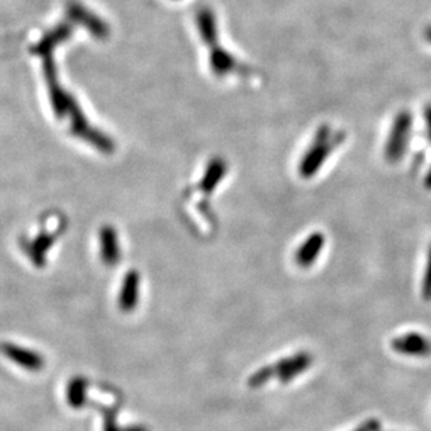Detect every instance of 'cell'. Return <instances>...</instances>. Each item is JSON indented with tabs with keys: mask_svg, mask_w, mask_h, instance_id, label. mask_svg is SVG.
<instances>
[{
	"mask_svg": "<svg viewBox=\"0 0 431 431\" xmlns=\"http://www.w3.org/2000/svg\"><path fill=\"white\" fill-rule=\"evenodd\" d=\"M312 363V357L308 353H299L293 357H289L285 360L279 361L274 365H268L258 372H255L250 378V387L258 388L268 382L272 377H277L281 382H289L293 378H296L299 374H301L304 370H307Z\"/></svg>",
	"mask_w": 431,
	"mask_h": 431,
	"instance_id": "obj_1",
	"label": "cell"
},
{
	"mask_svg": "<svg viewBox=\"0 0 431 431\" xmlns=\"http://www.w3.org/2000/svg\"><path fill=\"white\" fill-rule=\"evenodd\" d=\"M345 134H337L330 136V129L323 126L318 130L312 146L310 148L308 153L304 156L301 164H300V174L304 178H310L317 172V170L322 166L325 159L330 154L332 149L338 146L339 143L345 139Z\"/></svg>",
	"mask_w": 431,
	"mask_h": 431,
	"instance_id": "obj_2",
	"label": "cell"
},
{
	"mask_svg": "<svg viewBox=\"0 0 431 431\" xmlns=\"http://www.w3.org/2000/svg\"><path fill=\"white\" fill-rule=\"evenodd\" d=\"M410 126H412V117L410 112L402 111L397 115L392 130L390 134V140L387 145V159L391 163L398 161L408 146L409 141V133H410Z\"/></svg>",
	"mask_w": 431,
	"mask_h": 431,
	"instance_id": "obj_3",
	"label": "cell"
},
{
	"mask_svg": "<svg viewBox=\"0 0 431 431\" xmlns=\"http://www.w3.org/2000/svg\"><path fill=\"white\" fill-rule=\"evenodd\" d=\"M391 346L397 353H401V354L419 356V357L431 354V341L416 332L406 333L403 334V337L394 339Z\"/></svg>",
	"mask_w": 431,
	"mask_h": 431,
	"instance_id": "obj_4",
	"label": "cell"
},
{
	"mask_svg": "<svg viewBox=\"0 0 431 431\" xmlns=\"http://www.w3.org/2000/svg\"><path fill=\"white\" fill-rule=\"evenodd\" d=\"M0 352L17 365L30 371H39L45 365L43 357L39 353L13 343H2L0 345Z\"/></svg>",
	"mask_w": 431,
	"mask_h": 431,
	"instance_id": "obj_5",
	"label": "cell"
},
{
	"mask_svg": "<svg viewBox=\"0 0 431 431\" xmlns=\"http://www.w3.org/2000/svg\"><path fill=\"white\" fill-rule=\"evenodd\" d=\"M139 285H140L139 273L134 270H130L125 276L122 289H121V296H119L121 310L132 311L136 307V303L139 300Z\"/></svg>",
	"mask_w": 431,
	"mask_h": 431,
	"instance_id": "obj_6",
	"label": "cell"
},
{
	"mask_svg": "<svg viewBox=\"0 0 431 431\" xmlns=\"http://www.w3.org/2000/svg\"><path fill=\"white\" fill-rule=\"evenodd\" d=\"M323 235L321 232H314L307 238V241L299 248L296 254V261L300 266H310L315 262L318 255L321 254V250L323 247Z\"/></svg>",
	"mask_w": 431,
	"mask_h": 431,
	"instance_id": "obj_7",
	"label": "cell"
},
{
	"mask_svg": "<svg viewBox=\"0 0 431 431\" xmlns=\"http://www.w3.org/2000/svg\"><path fill=\"white\" fill-rule=\"evenodd\" d=\"M100 244H101V257L103 262L107 265H117L119 259V244L117 231L107 225L101 230L100 234Z\"/></svg>",
	"mask_w": 431,
	"mask_h": 431,
	"instance_id": "obj_8",
	"label": "cell"
},
{
	"mask_svg": "<svg viewBox=\"0 0 431 431\" xmlns=\"http://www.w3.org/2000/svg\"><path fill=\"white\" fill-rule=\"evenodd\" d=\"M87 387H88V381L83 377H76L69 382L66 397H68V403L73 409H80L86 405Z\"/></svg>",
	"mask_w": 431,
	"mask_h": 431,
	"instance_id": "obj_9",
	"label": "cell"
},
{
	"mask_svg": "<svg viewBox=\"0 0 431 431\" xmlns=\"http://www.w3.org/2000/svg\"><path fill=\"white\" fill-rule=\"evenodd\" d=\"M224 174H225V164L220 159L212 161L206 170V174L203 175V179L201 181L202 182L201 186L206 190V192H210V190H213L217 186L220 179L224 177Z\"/></svg>",
	"mask_w": 431,
	"mask_h": 431,
	"instance_id": "obj_10",
	"label": "cell"
},
{
	"mask_svg": "<svg viewBox=\"0 0 431 431\" xmlns=\"http://www.w3.org/2000/svg\"><path fill=\"white\" fill-rule=\"evenodd\" d=\"M104 414V431H122L117 424V410L115 408H103L101 405L95 403Z\"/></svg>",
	"mask_w": 431,
	"mask_h": 431,
	"instance_id": "obj_11",
	"label": "cell"
},
{
	"mask_svg": "<svg viewBox=\"0 0 431 431\" xmlns=\"http://www.w3.org/2000/svg\"><path fill=\"white\" fill-rule=\"evenodd\" d=\"M423 297L425 300H431V248H430L428 263H427V269H425V274L423 280Z\"/></svg>",
	"mask_w": 431,
	"mask_h": 431,
	"instance_id": "obj_12",
	"label": "cell"
},
{
	"mask_svg": "<svg viewBox=\"0 0 431 431\" xmlns=\"http://www.w3.org/2000/svg\"><path fill=\"white\" fill-rule=\"evenodd\" d=\"M381 428V423L378 420H368L365 424L359 427L356 431H378Z\"/></svg>",
	"mask_w": 431,
	"mask_h": 431,
	"instance_id": "obj_13",
	"label": "cell"
},
{
	"mask_svg": "<svg viewBox=\"0 0 431 431\" xmlns=\"http://www.w3.org/2000/svg\"><path fill=\"white\" fill-rule=\"evenodd\" d=\"M424 118H425V123H427V130L430 134V140H431V104L425 107L424 110Z\"/></svg>",
	"mask_w": 431,
	"mask_h": 431,
	"instance_id": "obj_14",
	"label": "cell"
},
{
	"mask_svg": "<svg viewBox=\"0 0 431 431\" xmlns=\"http://www.w3.org/2000/svg\"><path fill=\"white\" fill-rule=\"evenodd\" d=\"M423 37H424V39H425L427 42L431 43V24L427 26V27L423 30Z\"/></svg>",
	"mask_w": 431,
	"mask_h": 431,
	"instance_id": "obj_15",
	"label": "cell"
},
{
	"mask_svg": "<svg viewBox=\"0 0 431 431\" xmlns=\"http://www.w3.org/2000/svg\"><path fill=\"white\" fill-rule=\"evenodd\" d=\"M122 431H149V430L145 428V427H136V425H133V427H128L126 430H122Z\"/></svg>",
	"mask_w": 431,
	"mask_h": 431,
	"instance_id": "obj_16",
	"label": "cell"
}]
</instances>
